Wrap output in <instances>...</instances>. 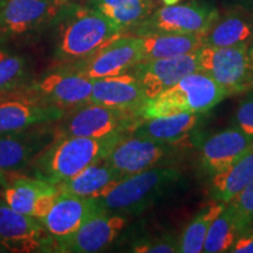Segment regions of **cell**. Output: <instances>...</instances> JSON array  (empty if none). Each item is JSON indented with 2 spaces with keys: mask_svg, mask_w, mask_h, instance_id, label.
<instances>
[{
  "mask_svg": "<svg viewBox=\"0 0 253 253\" xmlns=\"http://www.w3.org/2000/svg\"><path fill=\"white\" fill-rule=\"evenodd\" d=\"M55 56L61 63L79 61L121 37L123 30L106 15L71 1L55 21Z\"/></svg>",
  "mask_w": 253,
  "mask_h": 253,
  "instance_id": "obj_1",
  "label": "cell"
},
{
  "mask_svg": "<svg viewBox=\"0 0 253 253\" xmlns=\"http://www.w3.org/2000/svg\"><path fill=\"white\" fill-rule=\"evenodd\" d=\"M126 135L56 137L32 162L34 177L58 185L106 157Z\"/></svg>",
  "mask_w": 253,
  "mask_h": 253,
  "instance_id": "obj_2",
  "label": "cell"
},
{
  "mask_svg": "<svg viewBox=\"0 0 253 253\" xmlns=\"http://www.w3.org/2000/svg\"><path fill=\"white\" fill-rule=\"evenodd\" d=\"M179 178L181 172L176 168L156 167L114 182L95 198L108 213H140L169 191Z\"/></svg>",
  "mask_w": 253,
  "mask_h": 253,
  "instance_id": "obj_3",
  "label": "cell"
},
{
  "mask_svg": "<svg viewBox=\"0 0 253 253\" xmlns=\"http://www.w3.org/2000/svg\"><path fill=\"white\" fill-rule=\"evenodd\" d=\"M226 97V94L208 73L197 71L181 79L175 86L153 99L141 109L143 119L178 113H208Z\"/></svg>",
  "mask_w": 253,
  "mask_h": 253,
  "instance_id": "obj_4",
  "label": "cell"
},
{
  "mask_svg": "<svg viewBox=\"0 0 253 253\" xmlns=\"http://www.w3.org/2000/svg\"><path fill=\"white\" fill-rule=\"evenodd\" d=\"M143 116L134 110L114 108L102 104L87 103L69 112L53 126L55 138L66 136L104 137L131 134Z\"/></svg>",
  "mask_w": 253,
  "mask_h": 253,
  "instance_id": "obj_5",
  "label": "cell"
},
{
  "mask_svg": "<svg viewBox=\"0 0 253 253\" xmlns=\"http://www.w3.org/2000/svg\"><path fill=\"white\" fill-rule=\"evenodd\" d=\"M218 17L219 12L212 4L202 0H192L186 4L166 5L158 8L129 31L135 37L155 34L204 36Z\"/></svg>",
  "mask_w": 253,
  "mask_h": 253,
  "instance_id": "obj_6",
  "label": "cell"
},
{
  "mask_svg": "<svg viewBox=\"0 0 253 253\" xmlns=\"http://www.w3.org/2000/svg\"><path fill=\"white\" fill-rule=\"evenodd\" d=\"M249 43L230 47L203 46L198 49L202 71L219 84L226 96L253 89V65L249 58Z\"/></svg>",
  "mask_w": 253,
  "mask_h": 253,
  "instance_id": "obj_7",
  "label": "cell"
},
{
  "mask_svg": "<svg viewBox=\"0 0 253 253\" xmlns=\"http://www.w3.org/2000/svg\"><path fill=\"white\" fill-rule=\"evenodd\" d=\"M71 0H1L0 38H15L54 26Z\"/></svg>",
  "mask_w": 253,
  "mask_h": 253,
  "instance_id": "obj_8",
  "label": "cell"
},
{
  "mask_svg": "<svg viewBox=\"0 0 253 253\" xmlns=\"http://www.w3.org/2000/svg\"><path fill=\"white\" fill-rule=\"evenodd\" d=\"M67 114V110L41 100L26 86L0 97V134L55 123Z\"/></svg>",
  "mask_w": 253,
  "mask_h": 253,
  "instance_id": "obj_9",
  "label": "cell"
},
{
  "mask_svg": "<svg viewBox=\"0 0 253 253\" xmlns=\"http://www.w3.org/2000/svg\"><path fill=\"white\" fill-rule=\"evenodd\" d=\"M175 143H166L128 134L104 157L121 178L164 167L175 154Z\"/></svg>",
  "mask_w": 253,
  "mask_h": 253,
  "instance_id": "obj_10",
  "label": "cell"
},
{
  "mask_svg": "<svg viewBox=\"0 0 253 253\" xmlns=\"http://www.w3.org/2000/svg\"><path fill=\"white\" fill-rule=\"evenodd\" d=\"M142 60L143 46L141 38L121 36L86 58L68 62V65L93 80L123 74L137 66Z\"/></svg>",
  "mask_w": 253,
  "mask_h": 253,
  "instance_id": "obj_11",
  "label": "cell"
},
{
  "mask_svg": "<svg viewBox=\"0 0 253 253\" xmlns=\"http://www.w3.org/2000/svg\"><path fill=\"white\" fill-rule=\"evenodd\" d=\"M27 87L41 100L69 113L89 103L93 80L75 71L68 63H61Z\"/></svg>",
  "mask_w": 253,
  "mask_h": 253,
  "instance_id": "obj_12",
  "label": "cell"
},
{
  "mask_svg": "<svg viewBox=\"0 0 253 253\" xmlns=\"http://www.w3.org/2000/svg\"><path fill=\"white\" fill-rule=\"evenodd\" d=\"M53 238L40 219L18 212L0 199V251L31 253L49 251Z\"/></svg>",
  "mask_w": 253,
  "mask_h": 253,
  "instance_id": "obj_13",
  "label": "cell"
},
{
  "mask_svg": "<svg viewBox=\"0 0 253 253\" xmlns=\"http://www.w3.org/2000/svg\"><path fill=\"white\" fill-rule=\"evenodd\" d=\"M126 219L120 214L99 212L84 221L71 235L53 238L52 251L65 253H93L107 248L120 235Z\"/></svg>",
  "mask_w": 253,
  "mask_h": 253,
  "instance_id": "obj_14",
  "label": "cell"
},
{
  "mask_svg": "<svg viewBox=\"0 0 253 253\" xmlns=\"http://www.w3.org/2000/svg\"><path fill=\"white\" fill-rule=\"evenodd\" d=\"M197 71H201L198 50L173 58L143 60L132 68V74L140 81L148 99H153Z\"/></svg>",
  "mask_w": 253,
  "mask_h": 253,
  "instance_id": "obj_15",
  "label": "cell"
},
{
  "mask_svg": "<svg viewBox=\"0 0 253 253\" xmlns=\"http://www.w3.org/2000/svg\"><path fill=\"white\" fill-rule=\"evenodd\" d=\"M46 126L0 134V171H15L32 164L55 138L53 128Z\"/></svg>",
  "mask_w": 253,
  "mask_h": 253,
  "instance_id": "obj_16",
  "label": "cell"
},
{
  "mask_svg": "<svg viewBox=\"0 0 253 253\" xmlns=\"http://www.w3.org/2000/svg\"><path fill=\"white\" fill-rule=\"evenodd\" d=\"M55 184L30 177H17L5 183L2 198L13 210L41 219L59 195Z\"/></svg>",
  "mask_w": 253,
  "mask_h": 253,
  "instance_id": "obj_17",
  "label": "cell"
},
{
  "mask_svg": "<svg viewBox=\"0 0 253 253\" xmlns=\"http://www.w3.org/2000/svg\"><path fill=\"white\" fill-rule=\"evenodd\" d=\"M102 211L95 197L59 192L53 207L40 220L52 238H61L75 232L87 219Z\"/></svg>",
  "mask_w": 253,
  "mask_h": 253,
  "instance_id": "obj_18",
  "label": "cell"
},
{
  "mask_svg": "<svg viewBox=\"0 0 253 253\" xmlns=\"http://www.w3.org/2000/svg\"><path fill=\"white\" fill-rule=\"evenodd\" d=\"M253 140L237 126L225 129L209 137L201 151V163L210 176L223 171L249 153Z\"/></svg>",
  "mask_w": 253,
  "mask_h": 253,
  "instance_id": "obj_19",
  "label": "cell"
},
{
  "mask_svg": "<svg viewBox=\"0 0 253 253\" xmlns=\"http://www.w3.org/2000/svg\"><path fill=\"white\" fill-rule=\"evenodd\" d=\"M147 101V94L134 74L93 79L89 103L141 113Z\"/></svg>",
  "mask_w": 253,
  "mask_h": 253,
  "instance_id": "obj_20",
  "label": "cell"
},
{
  "mask_svg": "<svg viewBox=\"0 0 253 253\" xmlns=\"http://www.w3.org/2000/svg\"><path fill=\"white\" fill-rule=\"evenodd\" d=\"M204 113H178L142 120L131 134L150 140L176 143L201 125Z\"/></svg>",
  "mask_w": 253,
  "mask_h": 253,
  "instance_id": "obj_21",
  "label": "cell"
},
{
  "mask_svg": "<svg viewBox=\"0 0 253 253\" xmlns=\"http://www.w3.org/2000/svg\"><path fill=\"white\" fill-rule=\"evenodd\" d=\"M253 36V14L235 7L220 15L203 36L204 46L230 47L249 43Z\"/></svg>",
  "mask_w": 253,
  "mask_h": 253,
  "instance_id": "obj_22",
  "label": "cell"
},
{
  "mask_svg": "<svg viewBox=\"0 0 253 253\" xmlns=\"http://www.w3.org/2000/svg\"><path fill=\"white\" fill-rule=\"evenodd\" d=\"M119 179H121L119 173L102 158L56 186L63 194L96 197Z\"/></svg>",
  "mask_w": 253,
  "mask_h": 253,
  "instance_id": "obj_23",
  "label": "cell"
},
{
  "mask_svg": "<svg viewBox=\"0 0 253 253\" xmlns=\"http://www.w3.org/2000/svg\"><path fill=\"white\" fill-rule=\"evenodd\" d=\"M210 197L227 204L253 179V148L223 171L211 176Z\"/></svg>",
  "mask_w": 253,
  "mask_h": 253,
  "instance_id": "obj_24",
  "label": "cell"
},
{
  "mask_svg": "<svg viewBox=\"0 0 253 253\" xmlns=\"http://www.w3.org/2000/svg\"><path fill=\"white\" fill-rule=\"evenodd\" d=\"M140 38L143 46V60L190 54L204 46L202 34H155Z\"/></svg>",
  "mask_w": 253,
  "mask_h": 253,
  "instance_id": "obj_25",
  "label": "cell"
},
{
  "mask_svg": "<svg viewBox=\"0 0 253 253\" xmlns=\"http://www.w3.org/2000/svg\"><path fill=\"white\" fill-rule=\"evenodd\" d=\"M87 5L106 15L123 32L149 17L155 7L153 0H88Z\"/></svg>",
  "mask_w": 253,
  "mask_h": 253,
  "instance_id": "obj_26",
  "label": "cell"
},
{
  "mask_svg": "<svg viewBox=\"0 0 253 253\" xmlns=\"http://www.w3.org/2000/svg\"><path fill=\"white\" fill-rule=\"evenodd\" d=\"M226 204L214 202L202 209L185 227L179 238V250L182 253L203 252L205 237L212 221L223 212Z\"/></svg>",
  "mask_w": 253,
  "mask_h": 253,
  "instance_id": "obj_27",
  "label": "cell"
},
{
  "mask_svg": "<svg viewBox=\"0 0 253 253\" xmlns=\"http://www.w3.org/2000/svg\"><path fill=\"white\" fill-rule=\"evenodd\" d=\"M239 230L237 227L233 213L227 208L223 210L219 216L212 221L205 237L203 252L221 253L229 252L239 237Z\"/></svg>",
  "mask_w": 253,
  "mask_h": 253,
  "instance_id": "obj_28",
  "label": "cell"
},
{
  "mask_svg": "<svg viewBox=\"0 0 253 253\" xmlns=\"http://www.w3.org/2000/svg\"><path fill=\"white\" fill-rule=\"evenodd\" d=\"M30 84L26 60L0 48V97L23 89Z\"/></svg>",
  "mask_w": 253,
  "mask_h": 253,
  "instance_id": "obj_29",
  "label": "cell"
},
{
  "mask_svg": "<svg viewBox=\"0 0 253 253\" xmlns=\"http://www.w3.org/2000/svg\"><path fill=\"white\" fill-rule=\"evenodd\" d=\"M226 205L233 213L239 233L253 227V179Z\"/></svg>",
  "mask_w": 253,
  "mask_h": 253,
  "instance_id": "obj_30",
  "label": "cell"
},
{
  "mask_svg": "<svg viewBox=\"0 0 253 253\" xmlns=\"http://www.w3.org/2000/svg\"><path fill=\"white\" fill-rule=\"evenodd\" d=\"M233 125L253 140V89L237 107L233 116Z\"/></svg>",
  "mask_w": 253,
  "mask_h": 253,
  "instance_id": "obj_31",
  "label": "cell"
},
{
  "mask_svg": "<svg viewBox=\"0 0 253 253\" xmlns=\"http://www.w3.org/2000/svg\"><path fill=\"white\" fill-rule=\"evenodd\" d=\"M135 252L140 253H173L178 252L179 239L177 240L173 237H164V238L154 239L153 242H147L143 244L134 246Z\"/></svg>",
  "mask_w": 253,
  "mask_h": 253,
  "instance_id": "obj_32",
  "label": "cell"
},
{
  "mask_svg": "<svg viewBox=\"0 0 253 253\" xmlns=\"http://www.w3.org/2000/svg\"><path fill=\"white\" fill-rule=\"evenodd\" d=\"M229 252L253 253V227L244 231L243 233H240Z\"/></svg>",
  "mask_w": 253,
  "mask_h": 253,
  "instance_id": "obj_33",
  "label": "cell"
},
{
  "mask_svg": "<svg viewBox=\"0 0 253 253\" xmlns=\"http://www.w3.org/2000/svg\"><path fill=\"white\" fill-rule=\"evenodd\" d=\"M236 7L244 8L253 14V0H235Z\"/></svg>",
  "mask_w": 253,
  "mask_h": 253,
  "instance_id": "obj_34",
  "label": "cell"
},
{
  "mask_svg": "<svg viewBox=\"0 0 253 253\" xmlns=\"http://www.w3.org/2000/svg\"><path fill=\"white\" fill-rule=\"evenodd\" d=\"M248 53H249V58H250V60H251V62L253 65V36H252V39L250 40V42H249Z\"/></svg>",
  "mask_w": 253,
  "mask_h": 253,
  "instance_id": "obj_35",
  "label": "cell"
},
{
  "mask_svg": "<svg viewBox=\"0 0 253 253\" xmlns=\"http://www.w3.org/2000/svg\"><path fill=\"white\" fill-rule=\"evenodd\" d=\"M162 1L164 2V5H176L178 4L181 0H162Z\"/></svg>",
  "mask_w": 253,
  "mask_h": 253,
  "instance_id": "obj_36",
  "label": "cell"
}]
</instances>
